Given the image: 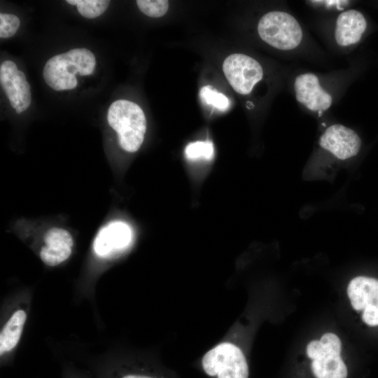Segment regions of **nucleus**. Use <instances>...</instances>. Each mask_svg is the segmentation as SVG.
Segmentation results:
<instances>
[{
	"mask_svg": "<svg viewBox=\"0 0 378 378\" xmlns=\"http://www.w3.org/2000/svg\"><path fill=\"white\" fill-rule=\"evenodd\" d=\"M363 321L370 326H378V296L367 304L363 310Z\"/></svg>",
	"mask_w": 378,
	"mask_h": 378,
	"instance_id": "nucleus-19",
	"label": "nucleus"
},
{
	"mask_svg": "<svg viewBox=\"0 0 378 378\" xmlns=\"http://www.w3.org/2000/svg\"><path fill=\"white\" fill-rule=\"evenodd\" d=\"M223 71L230 85L241 94H249L263 76L260 63L241 53L229 55L223 62Z\"/></svg>",
	"mask_w": 378,
	"mask_h": 378,
	"instance_id": "nucleus-4",
	"label": "nucleus"
},
{
	"mask_svg": "<svg viewBox=\"0 0 378 378\" xmlns=\"http://www.w3.org/2000/svg\"><path fill=\"white\" fill-rule=\"evenodd\" d=\"M27 314L23 309H18L13 313L4 325L0 334V354L2 356L5 353L13 350L18 344L24 323Z\"/></svg>",
	"mask_w": 378,
	"mask_h": 378,
	"instance_id": "nucleus-11",
	"label": "nucleus"
},
{
	"mask_svg": "<svg viewBox=\"0 0 378 378\" xmlns=\"http://www.w3.org/2000/svg\"><path fill=\"white\" fill-rule=\"evenodd\" d=\"M260 38L281 50L296 48L302 39V30L298 21L290 14L274 10L265 14L258 24Z\"/></svg>",
	"mask_w": 378,
	"mask_h": 378,
	"instance_id": "nucleus-2",
	"label": "nucleus"
},
{
	"mask_svg": "<svg viewBox=\"0 0 378 378\" xmlns=\"http://www.w3.org/2000/svg\"><path fill=\"white\" fill-rule=\"evenodd\" d=\"M184 153L186 158L190 161H209L214 155V148L210 141H197L188 144Z\"/></svg>",
	"mask_w": 378,
	"mask_h": 378,
	"instance_id": "nucleus-13",
	"label": "nucleus"
},
{
	"mask_svg": "<svg viewBox=\"0 0 378 378\" xmlns=\"http://www.w3.org/2000/svg\"><path fill=\"white\" fill-rule=\"evenodd\" d=\"M320 341L323 348V355L340 356L342 344L336 335L326 333L321 337Z\"/></svg>",
	"mask_w": 378,
	"mask_h": 378,
	"instance_id": "nucleus-18",
	"label": "nucleus"
},
{
	"mask_svg": "<svg viewBox=\"0 0 378 378\" xmlns=\"http://www.w3.org/2000/svg\"><path fill=\"white\" fill-rule=\"evenodd\" d=\"M109 3L108 0H78L77 9L83 17L95 18L106 10Z\"/></svg>",
	"mask_w": 378,
	"mask_h": 378,
	"instance_id": "nucleus-15",
	"label": "nucleus"
},
{
	"mask_svg": "<svg viewBox=\"0 0 378 378\" xmlns=\"http://www.w3.org/2000/svg\"><path fill=\"white\" fill-rule=\"evenodd\" d=\"M201 100L220 111H226L230 106V100L223 94L214 89L211 85H206L201 88L200 91Z\"/></svg>",
	"mask_w": 378,
	"mask_h": 378,
	"instance_id": "nucleus-14",
	"label": "nucleus"
},
{
	"mask_svg": "<svg viewBox=\"0 0 378 378\" xmlns=\"http://www.w3.org/2000/svg\"><path fill=\"white\" fill-rule=\"evenodd\" d=\"M347 294L352 307L356 311L363 310L372 299L378 296V280L367 276H357L351 280Z\"/></svg>",
	"mask_w": 378,
	"mask_h": 378,
	"instance_id": "nucleus-10",
	"label": "nucleus"
},
{
	"mask_svg": "<svg viewBox=\"0 0 378 378\" xmlns=\"http://www.w3.org/2000/svg\"><path fill=\"white\" fill-rule=\"evenodd\" d=\"M136 4L144 14L151 18L163 16L169 8L167 0H138Z\"/></svg>",
	"mask_w": 378,
	"mask_h": 378,
	"instance_id": "nucleus-16",
	"label": "nucleus"
},
{
	"mask_svg": "<svg viewBox=\"0 0 378 378\" xmlns=\"http://www.w3.org/2000/svg\"><path fill=\"white\" fill-rule=\"evenodd\" d=\"M307 355L312 360L319 358L324 354L323 348L321 341L313 340L307 346Z\"/></svg>",
	"mask_w": 378,
	"mask_h": 378,
	"instance_id": "nucleus-20",
	"label": "nucleus"
},
{
	"mask_svg": "<svg viewBox=\"0 0 378 378\" xmlns=\"http://www.w3.org/2000/svg\"><path fill=\"white\" fill-rule=\"evenodd\" d=\"M132 227L121 220L112 221L99 230L93 241L95 254L102 258L124 250L132 241Z\"/></svg>",
	"mask_w": 378,
	"mask_h": 378,
	"instance_id": "nucleus-6",
	"label": "nucleus"
},
{
	"mask_svg": "<svg viewBox=\"0 0 378 378\" xmlns=\"http://www.w3.org/2000/svg\"><path fill=\"white\" fill-rule=\"evenodd\" d=\"M45 246L40 251L41 260L48 266H56L71 254L74 239L71 233L61 227H52L44 235Z\"/></svg>",
	"mask_w": 378,
	"mask_h": 378,
	"instance_id": "nucleus-8",
	"label": "nucleus"
},
{
	"mask_svg": "<svg viewBox=\"0 0 378 378\" xmlns=\"http://www.w3.org/2000/svg\"><path fill=\"white\" fill-rule=\"evenodd\" d=\"M16 75L23 81H26V76L23 71L18 70Z\"/></svg>",
	"mask_w": 378,
	"mask_h": 378,
	"instance_id": "nucleus-22",
	"label": "nucleus"
},
{
	"mask_svg": "<svg viewBox=\"0 0 378 378\" xmlns=\"http://www.w3.org/2000/svg\"><path fill=\"white\" fill-rule=\"evenodd\" d=\"M294 90L296 100L312 111L321 113L331 106L332 96L321 86L317 76L312 73L298 76Z\"/></svg>",
	"mask_w": 378,
	"mask_h": 378,
	"instance_id": "nucleus-7",
	"label": "nucleus"
},
{
	"mask_svg": "<svg viewBox=\"0 0 378 378\" xmlns=\"http://www.w3.org/2000/svg\"><path fill=\"white\" fill-rule=\"evenodd\" d=\"M118 378H157L152 375L141 373H126Z\"/></svg>",
	"mask_w": 378,
	"mask_h": 378,
	"instance_id": "nucleus-21",
	"label": "nucleus"
},
{
	"mask_svg": "<svg viewBox=\"0 0 378 378\" xmlns=\"http://www.w3.org/2000/svg\"><path fill=\"white\" fill-rule=\"evenodd\" d=\"M78 0H67L66 1L68 4H71V5H76L78 4Z\"/></svg>",
	"mask_w": 378,
	"mask_h": 378,
	"instance_id": "nucleus-23",
	"label": "nucleus"
},
{
	"mask_svg": "<svg viewBox=\"0 0 378 378\" xmlns=\"http://www.w3.org/2000/svg\"><path fill=\"white\" fill-rule=\"evenodd\" d=\"M319 145L337 159L344 160L358 154L361 140L353 130L341 124H335L321 134Z\"/></svg>",
	"mask_w": 378,
	"mask_h": 378,
	"instance_id": "nucleus-5",
	"label": "nucleus"
},
{
	"mask_svg": "<svg viewBox=\"0 0 378 378\" xmlns=\"http://www.w3.org/2000/svg\"><path fill=\"white\" fill-rule=\"evenodd\" d=\"M311 368L316 378H346L347 377V369L340 356H321L312 360Z\"/></svg>",
	"mask_w": 378,
	"mask_h": 378,
	"instance_id": "nucleus-12",
	"label": "nucleus"
},
{
	"mask_svg": "<svg viewBox=\"0 0 378 378\" xmlns=\"http://www.w3.org/2000/svg\"><path fill=\"white\" fill-rule=\"evenodd\" d=\"M204 372L214 378H248V366L241 349L230 342H223L202 357Z\"/></svg>",
	"mask_w": 378,
	"mask_h": 378,
	"instance_id": "nucleus-3",
	"label": "nucleus"
},
{
	"mask_svg": "<svg viewBox=\"0 0 378 378\" xmlns=\"http://www.w3.org/2000/svg\"><path fill=\"white\" fill-rule=\"evenodd\" d=\"M20 24V19L15 15L0 14V37L9 38L13 36Z\"/></svg>",
	"mask_w": 378,
	"mask_h": 378,
	"instance_id": "nucleus-17",
	"label": "nucleus"
},
{
	"mask_svg": "<svg viewBox=\"0 0 378 378\" xmlns=\"http://www.w3.org/2000/svg\"><path fill=\"white\" fill-rule=\"evenodd\" d=\"M366 27V20L360 11L355 9L345 10L336 20L335 41L342 47L354 45L359 42Z\"/></svg>",
	"mask_w": 378,
	"mask_h": 378,
	"instance_id": "nucleus-9",
	"label": "nucleus"
},
{
	"mask_svg": "<svg viewBox=\"0 0 378 378\" xmlns=\"http://www.w3.org/2000/svg\"><path fill=\"white\" fill-rule=\"evenodd\" d=\"M107 120L124 150L135 153L140 148L146 132V119L138 104L125 99L114 102L108 108Z\"/></svg>",
	"mask_w": 378,
	"mask_h": 378,
	"instance_id": "nucleus-1",
	"label": "nucleus"
}]
</instances>
